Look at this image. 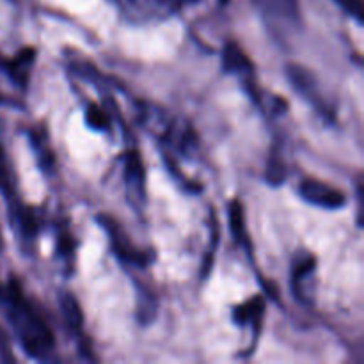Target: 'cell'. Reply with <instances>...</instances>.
<instances>
[{
  "label": "cell",
  "instance_id": "e0dca14e",
  "mask_svg": "<svg viewBox=\"0 0 364 364\" xmlns=\"http://www.w3.org/2000/svg\"><path fill=\"white\" fill-rule=\"evenodd\" d=\"M336 2L340 4V6L343 7V9L347 11V13L354 14V16L358 18L359 21L363 20V16H361V4H359V0H336Z\"/></svg>",
  "mask_w": 364,
  "mask_h": 364
},
{
  "label": "cell",
  "instance_id": "3957f363",
  "mask_svg": "<svg viewBox=\"0 0 364 364\" xmlns=\"http://www.w3.org/2000/svg\"><path fill=\"white\" fill-rule=\"evenodd\" d=\"M299 192H301V198L308 201L309 205L326 210H338L347 203L343 192L334 188L333 185L326 183V181L313 180V178L302 181Z\"/></svg>",
  "mask_w": 364,
  "mask_h": 364
},
{
  "label": "cell",
  "instance_id": "6da1fadb",
  "mask_svg": "<svg viewBox=\"0 0 364 364\" xmlns=\"http://www.w3.org/2000/svg\"><path fill=\"white\" fill-rule=\"evenodd\" d=\"M2 297L7 306V316L13 323L14 333L18 334L21 347L31 358L45 359L53 350L55 340L38 309L27 301L16 281L7 284Z\"/></svg>",
  "mask_w": 364,
  "mask_h": 364
},
{
  "label": "cell",
  "instance_id": "8fae6325",
  "mask_svg": "<svg viewBox=\"0 0 364 364\" xmlns=\"http://www.w3.org/2000/svg\"><path fill=\"white\" fill-rule=\"evenodd\" d=\"M60 311H63L64 320L70 326V329H73L75 333L82 331V326H84V318H82V309L78 306L77 299L70 294H60L59 299Z\"/></svg>",
  "mask_w": 364,
  "mask_h": 364
},
{
  "label": "cell",
  "instance_id": "ba28073f",
  "mask_svg": "<svg viewBox=\"0 0 364 364\" xmlns=\"http://www.w3.org/2000/svg\"><path fill=\"white\" fill-rule=\"evenodd\" d=\"M265 313L262 297H252L240 306H235L233 320L238 326H259Z\"/></svg>",
  "mask_w": 364,
  "mask_h": 364
},
{
  "label": "cell",
  "instance_id": "7c38bea8",
  "mask_svg": "<svg viewBox=\"0 0 364 364\" xmlns=\"http://www.w3.org/2000/svg\"><path fill=\"white\" fill-rule=\"evenodd\" d=\"M16 220L21 228V233L27 235L28 238H32L36 233H38L39 220H38V215H36L31 208H25V206L18 208Z\"/></svg>",
  "mask_w": 364,
  "mask_h": 364
},
{
  "label": "cell",
  "instance_id": "4fadbf2b",
  "mask_svg": "<svg viewBox=\"0 0 364 364\" xmlns=\"http://www.w3.org/2000/svg\"><path fill=\"white\" fill-rule=\"evenodd\" d=\"M85 121L92 130L103 132L109 128V116L98 105H89L87 112H85Z\"/></svg>",
  "mask_w": 364,
  "mask_h": 364
},
{
  "label": "cell",
  "instance_id": "5b68a950",
  "mask_svg": "<svg viewBox=\"0 0 364 364\" xmlns=\"http://www.w3.org/2000/svg\"><path fill=\"white\" fill-rule=\"evenodd\" d=\"M124 180L132 194L144 199V167H142L141 155L135 149L128 151L124 156Z\"/></svg>",
  "mask_w": 364,
  "mask_h": 364
},
{
  "label": "cell",
  "instance_id": "30bf717a",
  "mask_svg": "<svg viewBox=\"0 0 364 364\" xmlns=\"http://www.w3.org/2000/svg\"><path fill=\"white\" fill-rule=\"evenodd\" d=\"M230 228L233 233L235 240L238 244L249 247V237H247V228H245V217H244V206L238 199H233L230 203Z\"/></svg>",
  "mask_w": 364,
  "mask_h": 364
},
{
  "label": "cell",
  "instance_id": "277c9868",
  "mask_svg": "<svg viewBox=\"0 0 364 364\" xmlns=\"http://www.w3.org/2000/svg\"><path fill=\"white\" fill-rule=\"evenodd\" d=\"M288 78H290L291 85H294L311 105H315L320 112H331L329 103H327L326 98L322 96V89H320L318 80H316L306 68L299 66V64H290V66H288Z\"/></svg>",
  "mask_w": 364,
  "mask_h": 364
},
{
  "label": "cell",
  "instance_id": "9c48e42d",
  "mask_svg": "<svg viewBox=\"0 0 364 364\" xmlns=\"http://www.w3.org/2000/svg\"><path fill=\"white\" fill-rule=\"evenodd\" d=\"M316 269V258L309 252H304V255H299L297 258L294 259V267H291V287H294L295 291H299V287L304 283L308 277L313 276Z\"/></svg>",
  "mask_w": 364,
  "mask_h": 364
},
{
  "label": "cell",
  "instance_id": "9a60e30c",
  "mask_svg": "<svg viewBox=\"0 0 364 364\" xmlns=\"http://www.w3.org/2000/svg\"><path fill=\"white\" fill-rule=\"evenodd\" d=\"M0 188L4 192H11V174L9 166H7L6 155H4L2 148H0Z\"/></svg>",
  "mask_w": 364,
  "mask_h": 364
},
{
  "label": "cell",
  "instance_id": "52a82bcc",
  "mask_svg": "<svg viewBox=\"0 0 364 364\" xmlns=\"http://www.w3.org/2000/svg\"><path fill=\"white\" fill-rule=\"evenodd\" d=\"M36 60V52L32 48H25L18 53L14 59H11L9 63L6 64L7 73L11 75L14 82H16L20 87H25L28 80V73L32 70V64Z\"/></svg>",
  "mask_w": 364,
  "mask_h": 364
},
{
  "label": "cell",
  "instance_id": "2e32d148",
  "mask_svg": "<svg viewBox=\"0 0 364 364\" xmlns=\"http://www.w3.org/2000/svg\"><path fill=\"white\" fill-rule=\"evenodd\" d=\"M57 249H59V255L63 256V258H70V256L73 255V242H71L70 235H68V233L60 235L59 245H57Z\"/></svg>",
  "mask_w": 364,
  "mask_h": 364
},
{
  "label": "cell",
  "instance_id": "7a4b0ae2",
  "mask_svg": "<svg viewBox=\"0 0 364 364\" xmlns=\"http://www.w3.org/2000/svg\"><path fill=\"white\" fill-rule=\"evenodd\" d=\"M98 223L100 226L107 231V235H109L110 247H112V251L116 252V256L121 259V262L134 267L148 265L151 256H149L146 251H141V249H139L130 238H128V235L124 233L123 228H121L112 217L98 215Z\"/></svg>",
  "mask_w": 364,
  "mask_h": 364
},
{
  "label": "cell",
  "instance_id": "8992f818",
  "mask_svg": "<svg viewBox=\"0 0 364 364\" xmlns=\"http://www.w3.org/2000/svg\"><path fill=\"white\" fill-rule=\"evenodd\" d=\"M223 68L228 73L240 75V77L244 78H249V75H252L251 59L245 55L244 50H242L237 43H228V45L224 46Z\"/></svg>",
  "mask_w": 364,
  "mask_h": 364
},
{
  "label": "cell",
  "instance_id": "5bb4252c",
  "mask_svg": "<svg viewBox=\"0 0 364 364\" xmlns=\"http://www.w3.org/2000/svg\"><path fill=\"white\" fill-rule=\"evenodd\" d=\"M267 181L272 185H281L284 181V166L279 159H270L267 166Z\"/></svg>",
  "mask_w": 364,
  "mask_h": 364
}]
</instances>
